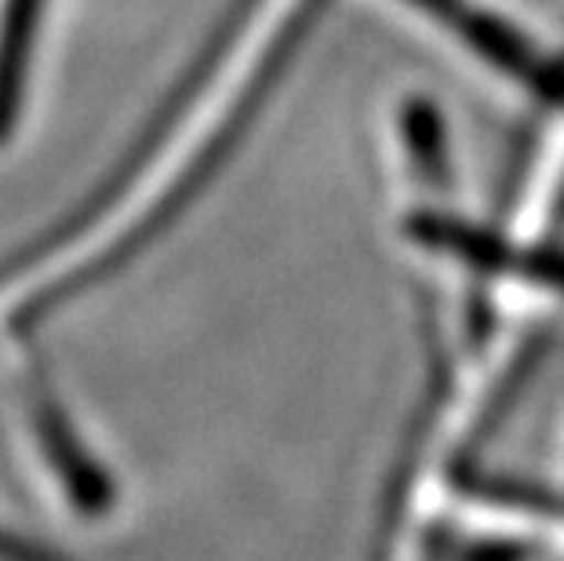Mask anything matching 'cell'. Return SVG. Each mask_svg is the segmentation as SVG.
Listing matches in <instances>:
<instances>
[{
	"label": "cell",
	"mask_w": 564,
	"mask_h": 561,
	"mask_svg": "<svg viewBox=\"0 0 564 561\" xmlns=\"http://www.w3.org/2000/svg\"><path fill=\"white\" fill-rule=\"evenodd\" d=\"M37 438L44 445V456L58 467V477H63L66 493L74 496V504L91 510V507H102L106 504V493H102V477L99 471L91 467V460L84 456V449H77V441L69 438V427L66 420L58 416L55 401H47L44 393L37 398Z\"/></svg>",
	"instance_id": "cell-4"
},
{
	"label": "cell",
	"mask_w": 564,
	"mask_h": 561,
	"mask_svg": "<svg viewBox=\"0 0 564 561\" xmlns=\"http://www.w3.org/2000/svg\"><path fill=\"white\" fill-rule=\"evenodd\" d=\"M404 131H408V142H412L419 169L441 183L444 172H448V161H444V136H441L437 110L426 103H412L404 114Z\"/></svg>",
	"instance_id": "cell-5"
},
{
	"label": "cell",
	"mask_w": 564,
	"mask_h": 561,
	"mask_svg": "<svg viewBox=\"0 0 564 561\" xmlns=\"http://www.w3.org/2000/svg\"><path fill=\"white\" fill-rule=\"evenodd\" d=\"M41 11L44 0H4V15H0V142L15 125L19 99L26 91Z\"/></svg>",
	"instance_id": "cell-3"
},
{
	"label": "cell",
	"mask_w": 564,
	"mask_h": 561,
	"mask_svg": "<svg viewBox=\"0 0 564 561\" xmlns=\"http://www.w3.org/2000/svg\"><path fill=\"white\" fill-rule=\"evenodd\" d=\"M423 15L441 22L444 30H452L455 37H463L477 55L488 58L491 66H499L502 74L518 77L524 88L543 95L550 103L564 99V74L535 52L521 33H513L507 22H499L488 11L474 8L470 0H408Z\"/></svg>",
	"instance_id": "cell-1"
},
{
	"label": "cell",
	"mask_w": 564,
	"mask_h": 561,
	"mask_svg": "<svg viewBox=\"0 0 564 561\" xmlns=\"http://www.w3.org/2000/svg\"><path fill=\"white\" fill-rule=\"evenodd\" d=\"M412 237L423 245H434L441 252H452L481 270L496 273H521V278L543 284V289L564 292V252H550V248H518L502 237L466 226L459 219L444 216H419L408 223Z\"/></svg>",
	"instance_id": "cell-2"
}]
</instances>
